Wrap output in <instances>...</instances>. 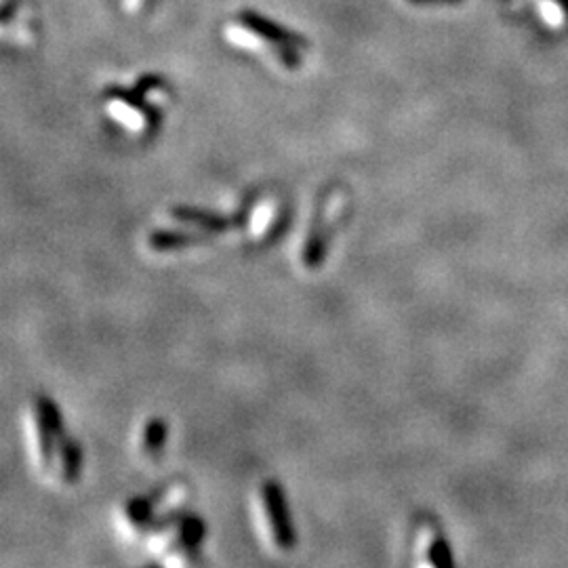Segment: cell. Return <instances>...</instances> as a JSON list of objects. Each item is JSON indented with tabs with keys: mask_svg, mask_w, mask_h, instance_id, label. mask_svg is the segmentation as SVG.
Masks as SVG:
<instances>
[{
	"mask_svg": "<svg viewBox=\"0 0 568 568\" xmlns=\"http://www.w3.org/2000/svg\"><path fill=\"white\" fill-rule=\"evenodd\" d=\"M26 428L34 468L43 476L57 478L61 485H74L81 478L83 451L66 434L64 419L53 400L44 396L32 398L26 413Z\"/></svg>",
	"mask_w": 568,
	"mask_h": 568,
	"instance_id": "1",
	"label": "cell"
},
{
	"mask_svg": "<svg viewBox=\"0 0 568 568\" xmlns=\"http://www.w3.org/2000/svg\"><path fill=\"white\" fill-rule=\"evenodd\" d=\"M204 541V522L190 511L169 516L150 532V549L162 568H198V549Z\"/></svg>",
	"mask_w": 568,
	"mask_h": 568,
	"instance_id": "2",
	"label": "cell"
},
{
	"mask_svg": "<svg viewBox=\"0 0 568 568\" xmlns=\"http://www.w3.org/2000/svg\"><path fill=\"white\" fill-rule=\"evenodd\" d=\"M255 525L261 541L274 554H288L295 548V526L287 497L276 480H264L253 497Z\"/></svg>",
	"mask_w": 568,
	"mask_h": 568,
	"instance_id": "3",
	"label": "cell"
},
{
	"mask_svg": "<svg viewBox=\"0 0 568 568\" xmlns=\"http://www.w3.org/2000/svg\"><path fill=\"white\" fill-rule=\"evenodd\" d=\"M413 568H457L451 545L430 516H422L413 528Z\"/></svg>",
	"mask_w": 568,
	"mask_h": 568,
	"instance_id": "4",
	"label": "cell"
},
{
	"mask_svg": "<svg viewBox=\"0 0 568 568\" xmlns=\"http://www.w3.org/2000/svg\"><path fill=\"white\" fill-rule=\"evenodd\" d=\"M158 525L156 505L150 497H133L122 505L121 526L133 537L150 535L152 528Z\"/></svg>",
	"mask_w": 568,
	"mask_h": 568,
	"instance_id": "5",
	"label": "cell"
},
{
	"mask_svg": "<svg viewBox=\"0 0 568 568\" xmlns=\"http://www.w3.org/2000/svg\"><path fill=\"white\" fill-rule=\"evenodd\" d=\"M169 438V428L161 417H147L144 423L139 425L138 438H135V451L141 459L146 462H154L158 454L164 451Z\"/></svg>",
	"mask_w": 568,
	"mask_h": 568,
	"instance_id": "6",
	"label": "cell"
},
{
	"mask_svg": "<svg viewBox=\"0 0 568 568\" xmlns=\"http://www.w3.org/2000/svg\"><path fill=\"white\" fill-rule=\"evenodd\" d=\"M413 3H428V0H413Z\"/></svg>",
	"mask_w": 568,
	"mask_h": 568,
	"instance_id": "7",
	"label": "cell"
}]
</instances>
